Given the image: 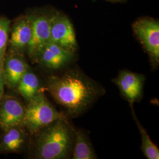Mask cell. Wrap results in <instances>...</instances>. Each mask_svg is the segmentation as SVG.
<instances>
[{
    "label": "cell",
    "mask_w": 159,
    "mask_h": 159,
    "mask_svg": "<svg viewBox=\"0 0 159 159\" xmlns=\"http://www.w3.org/2000/svg\"><path fill=\"white\" fill-rule=\"evenodd\" d=\"M47 90L71 116L83 113L105 91L77 69L68 70L61 75L52 76L48 80Z\"/></svg>",
    "instance_id": "cell-1"
},
{
    "label": "cell",
    "mask_w": 159,
    "mask_h": 159,
    "mask_svg": "<svg viewBox=\"0 0 159 159\" xmlns=\"http://www.w3.org/2000/svg\"><path fill=\"white\" fill-rule=\"evenodd\" d=\"M36 133L35 153L37 158H68L74 144V133L67 120L54 121Z\"/></svg>",
    "instance_id": "cell-2"
},
{
    "label": "cell",
    "mask_w": 159,
    "mask_h": 159,
    "mask_svg": "<svg viewBox=\"0 0 159 159\" xmlns=\"http://www.w3.org/2000/svg\"><path fill=\"white\" fill-rule=\"evenodd\" d=\"M28 102L25 107L23 126L31 134L36 133L57 120H66L63 114L57 111L43 93L39 92Z\"/></svg>",
    "instance_id": "cell-3"
},
{
    "label": "cell",
    "mask_w": 159,
    "mask_h": 159,
    "mask_svg": "<svg viewBox=\"0 0 159 159\" xmlns=\"http://www.w3.org/2000/svg\"><path fill=\"white\" fill-rule=\"evenodd\" d=\"M52 13L33 12L27 14L31 24V37L26 52L37 62L40 52L50 41V23Z\"/></svg>",
    "instance_id": "cell-4"
},
{
    "label": "cell",
    "mask_w": 159,
    "mask_h": 159,
    "mask_svg": "<svg viewBox=\"0 0 159 159\" xmlns=\"http://www.w3.org/2000/svg\"><path fill=\"white\" fill-rule=\"evenodd\" d=\"M133 30L148 52L152 62L159 63V23L152 18L138 19L132 25Z\"/></svg>",
    "instance_id": "cell-5"
},
{
    "label": "cell",
    "mask_w": 159,
    "mask_h": 159,
    "mask_svg": "<svg viewBox=\"0 0 159 159\" xmlns=\"http://www.w3.org/2000/svg\"><path fill=\"white\" fill-rule=\"evenodd\" d=\"M50 41L73 53L77 49V41L73 25L68 17L63 13L52 12L50 23Z\"/></svg>",
    "instance_id": "cell-6"
},
{
    "label": "cell",
    "mask_w": 159,
    "mask_h": 159,
    "mask_svg": "<svg viewBox=\"0 0 159 159\" xmlns=\"http://www.w3.org/2000/svg\"><path fill=\"white\" fill-rule=\"evenodd\" d=\"M31 24L27 15L16 18L10 26L8 50L24 54L31 37Z\"/></svg>",
    "instance_id": "cell-7"
},
{
    "label": "cell",
    "mask_w": 159,
    "mask_h": 159,
    "mask_svg": "<svg viewBox=\"0 0 159 159\" xmlns=\"http://www.w3.org/2000/svg\"><path fill=\"white\" fill-rule=\"evenodd\" d=\"M23 55L9 50L6 52L2 70L5 85L10 89H17L20 80L29 68Z\"/></svg>",
    "instance_id": "cell-8"
},
{
    "label": "cell",
    "mask_w": 159,
    "mask_h": 159,
    "mask_svg": "<svg viewBox=\"0 0 159 159\" xmlns=\"http://www.w3.org/2000/svg\"><path fill=\"white\" fill-rule=\"evenodd\" d=\"M74 54L56 43L50 41L41 51L37 63L46 68L58 70L70 63Z\"/></svg>",
    "instance_id": "cell-9"
},
{
    "label": "cell",
    "mask_w": 159,
    "mask_h": 159,
    "mask_svg": "<svg viewBox=\"0 0 159 159\" xmlns=\"http://www.w3.org/2000/svg\"><path fill=\"white\" fill-rule=\"evenodd\" d=\"M25 107L14 97L0 100V127L4 130L16 126H23Z\"/></svg>",
    "instance_id": "cell-10"
},
{
    "label": "cell",
    "mask_w": 159,
    "mask_h": 159,
    "mask_svg": "<svg viewBox=\"0 0 159 159\" xmlns=\"http://www.w3.org/2000/svg\"><path fill=\"white\" fill-rule=\"evenodd\" d=\"M23 126L10 127L6 130L0 142V152L14 153L19 152L26 142Z\"/></svg>",
    "instance_id": "cell-11"
},
{
    "label": "cell",
    "mask_w": 159,
    "mask_h": 159,
    "mask_svg": "<svg viewBox=\"0 0 159 159\" xmlns=\"http://www.w3.org/2000/svg\"><path fill=\"white\" fill-rule=\"evenodd\" d=\"M39 88L40 81L38 77L29 68L20 80L16 89L21 96L29 102L39 92Z\"/></svg>",
    "instance_id": "cell-12"
},
{
    "label": "cell",
    "mask_w": 159,
    "mask_h": 159,
    "mask_svg": "<svg viewBox=\"0 0 159 159\" xmlns=\"http://www.w3.org/2000/svg\"><path fill=\"white\" fill-rule=\"evenodd\" d=\"M74 146L73 159H97L95 152L90 143L81 130L74 133Z\"/></svg>",
    "instance_id": "cell-13"
},
{
    "label": "cell",
    "mask_w": 159,
    "mask_h": 159,
    "mask_svg": "<svg viewBox=\"0 0 159 159\" xmlns=\"http://www.w3.org/2000/svg\"><path fill=\"white\" fill-rule=\"evenodd\" d=\"M132 108L133 116H134L137 125L140 131L142 138V150L145 156L148 159H159V150L157 147L151 140L150 137L135 115L133 108Z\"/></svg>",
    "instance_id": "cell-14"
},
{
    "label": "cell",
    "mask_w": 159,
    "mask_h": 159,
    "mask_svg": "<svg viewBox=\"0 0 159 159\" xmlns=\"http://www.w3.org/2000/svg\"><path fill=\"white\" fill-rule=\"evenodd\" d=\"M11 21L7 18L0 17V64L3 66L8 47Z\"/></svg>",
    "instance_id": "cell-15"
},
{
    "label": "cell",
    "mask_w": 159,
    "mask_h": 159,
    "mask_svg": "<svg viewBox=\"0 0 159 159\" xmlns=\"http://www.w3.org/2000/svg\"><path fill=\"white\" fill-rule=\"evenodd\" d=\"M124 81L127 85L137 91L142 92L143 86L144 81V77L142 74H137L129 71H120L117 77Z\"/></svg>",
    "instance_id": "cell-16"
},
{
    "label": "cell",
    "mask_w": 159,
    "mask_h": 159,
    "mask_svg": "<svg viewBox=\"0 0 159 159\" xmlns=\"http://www.w3.org/2000/svg\"><path fill=\"white\" fill-rule=\"evenodd\" d=\"M114 82L118 85L123 96L130 102L131 106H132L133 103L141 96L142 92L133 89L119 78L117 77L116 79L114 80Z\"/></svg>",
    "instance_id": "cell-17"
},
{
    "label": "cell",
    "mask_w": 159,
    "mask_h": 159,
    "mask_svg": "<svg viewBox=\"0 0 159 159\" xmlns=\"http://www.w3.org/2000/svg\"><path fill=\"white\" fill-rule=\"evenodd\" d=\"M2 67H3V66L0 64V100L3 97L4 91V85H5Z\"/></svg>",
    "instance_id": "cell-18"
},
{
    "label": "cell",
    "mask_w": 159,
    "mask_h": 159,
    "mask_svg": "<svg viewBox=\"0 0 159 159\" xmlns=\"http://www.w3.org/2000/svg\"><path fill=\"white\" fill-rule=\"evenodd\" d=\"M113 1H117V0H113Z\"/></svg>",
    "instance_id": "cell-19"
}]
</instances>
